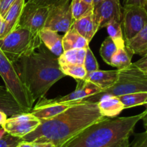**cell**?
<instances>
[{
    "mask_svg": "<svg viewBox=\"0 0 147 147\" xmlns=\"http://www.w3.org/2000/svg\"><path fill=\"white\" fill-rule=\"evenodd\" d=\"M125 109L144 105L147 99V92H136L118 96Z\"/></svg>",
    "mask_w": 147,
    "mask_h": 147,
    "instance_id": "cell-24",
    "label": "cell"
},
{
    "mask_svg": "<svg viewBox=\"0 0 147 147\" xmlns=\"http://www.w3.org/2000/svg\"><path fill=\"white\" fill-rule=\"evenodd\" d=\"M22 141V140L21 138L6 134L2 138L0 139V147H16Z\"/></svg>",
    "mask_w": 147,
    "mask_h": 147,
    "instance_id": "cell-30",
    "label": "cell"
},
{
    "mask_svg": "<svg viewBox=\"0 0 147 147\" xmlns=\"http://www.w3.org/2000/svg\"><path fill=\"white\" fill-rule=\"evenodd\" d=\"M6 134L7 133H6V131H4V129L1 127V129H0V139H1V138H2L3 136Z\"/></svg>",
    "mask_w": 147,
    "mask_h": 147,
    "instance_id": "cell-42",
    "label": "cell"
},
{
    "mask_svg": "<svg viewBox=\"0 0 147 147\" xmlns=\"http://www.w3.org/2000/svg\"><path fill=\"white\" fill-rule=\"evenodd\" d=\"M93 18L96 30L106 27L111 22H121L120 0H103L93 6Z\"/></svg>",
    "mask_w": 147,
    "mask_h": 147,
    "instance_id": "cell-9",
    "label": "cell"
},
{
    "mask_svg": "<svg viewBox=\"0 0 147 147\" xmlns=\"http://www.w3.org/2000/svg\"><path fill=\"white\" fill-rule=\"evenodd\" d=\"M99 111L105 117H116L125 108L118 96H105L98 102Z\"/></svg>",
    "mask_w": 147,
    "mask_h": 147,
    "instance_id": "cell-18",
    "label": "cell"
},
{
    "mask_svg": "<svg viewBox=\"0 0 147 147\" xmlns=\"http://www.w3.org/2000/svg\"><path fill=\"white\" fill-rule=\"evenodd\" d=\"M136 92H147V73L132 63L126 68L119 70L118 80L113 86L82 100L98 103L105 96H120Z\"/></svg>",
    "mask_w": 147,
    "mask_h": 147,
    "instance_id": "cell-4",
    "label": "cell"
},
{
    "mask_svg": "<svg viewBox=\"0 0 147 147\" xmlns=\"http://www.w3.org/2000/svg\"><path fill=\"white\" fill-rule=\"evenodd\" d=\"M144 106H145V107H146V110H147V99H146V103H144Z\"/></svg>",
    "mask_w": 147,
    "mask_h": 147,
    "instance_id": "cell-45",
    "label": "cell"
},
{
    "mask_svg": "<svg viewBox=\"0 0 147 147\" xmlns=\"http://www.w3.org/2000/svg\"><path fill=\"white\" fill-rule=\"evenodd\" d=\"M129 147H147L146 132L145 131L135 135L134 139Z\"/></svg>",
    "mask_w": 147,
    "mask_h": 147,
    "instance_id": "cell-31",
    "label": "cell"
},
{
    "mask_svg": "<svg viewBox=\"0 0 147 147\" xmlns=\"http://www.w3.org/2000/svg\"><path fill=\"white\" fill-rule=\"evenodd\" d=\"M71 28L76 30L90 42L95 34L97 33L93 18V11L80 17L78 20H74L72 24Z\"/></svg>",
    "mask_w": 147,
    "mask_h": 147,
    "instance_id": "cell-17",
    "label": "cell"
},
{
    "mask_svg": "<svg viewBox=\"0 0 147 147\" xmlns=\"http://www.w3.org/2000/svg\"><path fill=\"white\" fill-rule=\"evenodd\" d=\"M39 35L42 44L57 57L61 55L64 52L63 47V36L60 35L57 32L43 28L39 32Z\"/></svg>",
    "mask_w": 147,
    "mask_h": 147,
    "instance_id": "cell-16",
    "label": "cell"
},
{
    "mask_svg": "<svg viewBox=\"0 0 147 147\" xmlns=\"http://www.w3.org/2000/svg\"><path fill=\"white\" fill-rule=\"evenodd\" d=\"M106 30L109 37L114 42L117 48H123L125 47V40L123 37L121 22L113 21L106 26Z\"/></svg>",
    "mask_w": 147,
    "mask_h": 147,
    "instance_id": "cell-25",
    "label": "cell"
},
{
    "mask_svg": "<svg viewBox=\"0 0 147 147\" xmlns=\"http://www.w3.org/2000/svg\"><path fill=\"white\" fill-rule=\"evenodd\" d=\"M145 111L128 117H105L88 126L61 147H113L134 134Z\"/></svg>",
    "mask_w": 147,
    "mask_h": 147,
    "instance_id": "cell-3",
    "label": "cell"
},
{
    "mask_svg": "<svg viewBox=\"0 0 147 147\" xmlns=\"http://www.w3.org/2000/svg\"><path fill=\"white\" fill-rule=\"evenodd\" d=\"M93 9V4H88L83 0H72L70 2V11L73 21L90 13Z\"/></svg>",
    "mask_w": 147,
    "mask_h": 147,
    "instance_id": "cell-26",
    "label": "cell"
},
{
    "mask_svg": "<svg viewBox=\"0 0 147 147\" xmlns=\"http://www.w3.org/2000/svg\"><path fill=\"white\" fill-rule=\"evenodd\" d=\"M77 87L72 93L64 96L55 98H46L45 96L40 98L34 107L47 106V105L55 104V103H65V102L79 101L90 96L96 94L101 90V89L91 82L85 80H76Z\"/></svg>",
    "mask_w": 147,
    "mask_h": 147,
    "instance_id": "cell-12",
    "label": "cell"
},
{
    "mask_svg": "<svg viewBox=\"0 0 147 147\" xmlns=\"http://www.w3.org/2000/svg\"><path fill=\"white\" fill-rule=\"evenodd\" d=\"M50 9V7L47 6L25 3L18 26L34 32L39 33L40 30L44 28Z\"/></svg>",
    "mask_w": 147,
    "mask_h": 147,
    "instance_id": "cell-10",
    "label": "cell"
},
{
    "mask_svg": "<svg viewBox=\"0 0 147 147\" xmlns=\"http://www.w3.org/2000/svg\"><path fill=\"white\" fill-rule=\"evenodd\" d=\"M83 1H86V3H88V4H93V0H83Z\"/></svg>",
    "mask_w": 147,
    "mask_h": 147,
    "instance_id": "cell-44",
    "label": "cell"
},
{
    "mask_svg": "<svg viewBox=\"0 0 147 147\" xmlns=\"http://www.w3.org/2000/svg\"><path fill=\"white\" fill-rule=\"evenodd\" d=\"M129 146H130L129 139H124L123 141H122V142H119V144H116L113 147H129Z\"/></svg>",
    "mask_w": 147,
    "mask_h": 147,
    "instance_id": "cell-39",
    "label": "cell"
},
{
    "mask_svg": "<svg viewBox=\"0 0 147 147\" xmlns=\"http://www.w3.org/2000/svg\"><path fill=\"white\" fill-rule=\"evenodd\" d=\"M7 119H8V116L7 115V113L3 111L0 110V126H2Z\"/></svg>",
    "mask_w": 147,
    "mask_h": 147,
    "instance_id": "cell-37",
    "label": "cell"
},
{
    "mask_svg": "<svg viewBox=\"0 0 147 147\" xmlns=\"http://www.w3.org/2000/svg\"><path fill=\"white\" fill-rule=\"evenodd\" d=\"M60 70L65 76H70L76 80H83L87 75L83 65H73L67 63L60 64Z\"/></svg>",
    "mask_w": 147,
    "mask_h": 147,
    "instance_id": "cell-27",
    "label": "cell"
},
{
    "mask_svg": "<svg viewBox=\"0 0 147 147\" xmlns=\"http://www.w3.org/2000/svg\"><path fill=\"white\" fill-rule=\"evenodd\" d=\"M15 0H0V14L3 17Z\"/></svg>",
    "mask_w": 147,
    "mask_h": 147,
    "instance_id": "cell-32",
    "label": "cell"
},
{
    "mask_svg": "<svg viewBox=\"0 0 147 147\" xmlns=\"http://www.w3.org/2000/svg\"><path fill=\"white\" fill-rule=\"evenodd\" d=\"M62 1H63V0H28L27 2L35 4V5L50 7V6L54 5V4L60 2Z\"/></svg>",
    "mask_w": 147,
    "mask_h": 147,
    "instance_id": "cell-33",
    "label": "cell"
},
{
    "mask_svg": "<svg viewBox=\"0 0 147 147\" xmlns=\"http://www.w3.org/2000/svg\"><path fill=\"white\" fill-rule=\"evenodd\" d=\"M42 45L39 33L19 26L4 37L0 38V49L13 63L21 57L31 54Z\"/></svg>",
    "mask_w": 147,
    "mask_h": 147,
    "instance_id": "cell-5",
    "label": "cell"
},
{
    "mask_svg": "<svg viewBox=\"0 0 147 147\" xmlns=\"http://www.w3.org/2000/svg\"><path fill=\"white\" fill-rule=\"evenodd\" d=\"M82 102H83L82 100L65 102V103H55V104L47 105V106H40V107H34L30 111V113H32L35 117L39 119H47L54 117L64 112L71 106L82 103Z\"/></svg>",
    "mask_w": 147,
    "mask_h": 147,
    "instance_id": "cell-15",
    "label": "cell"
},
{
    "mask_svg": "<svg viewBox=\"0 0 147 147\" xmlns=\"http://www.w3.org/2000/svg\"><path fill=\"white\" fill-rule=\"evenodd\" d=\"M83 65L86 68L87 73L99 70L98 63L90 47L86 50V55Z\"/></svg>",
    "mask_w": 147,
    "mask_h": 147,
    "instance_id": "cell-29",
    "label": "cell"
},
{
    "mask_svg": "<svg viewBox=\"0 0 147 147\" xmlns=\"http://www.w3.org/2000/svg\"><path fill=\"white\" fill-rule=\"evenodd\" d=\"M104 118L98 103L83 101L54 117L40 119L38 127L22 140L34 143L50 142L55 147H61L83 129Z\"/></svg>",
    "mask_w": 147,
    "mask_h": 147,
    "instance_id": "cell-1",
    "label": "cell"
},
{
    "mask_svg": "<svg viewBox=\"0 0 147 147\" xmlns=\"http://www.w3.org/2000/svg\"><path fill=\"white\" fill-rule=\"evenodd\" d=\"M121 27L125 42L134 37L147 24V9L136 5L123 6Z\"/></svg>",
    "mask_w": 147,
    "mask_h": 147,
    "instance_id": "cell-7",
    "label": "cell"
},
{
    "mask_svg": "<svg viewBox=\"0 0 147 147\" xmlns=\"http://www.w3.org/2000/svg\"><path fill=\"white\" fill-rule=\"evenodd\" d=\"M25 5V0H15L4 17V30L0 38L8 34L17 28Z\"/></svg>",
    "mask_w": 147,
    "mask_h": 147,
    "instance_id": "cell-14",
    "label": "cell"
},
{
    "mask_svg": "<svg viewBox=\"0 0 147 147\" xmlns=\"http://www.w3.org/2000/svg\"><path fill=\"white\" fill-rule=\"evenodd\" d=\"M40 124V119L28 112L10 116L1 127L8 134L22 139L35 130Z\"/></svg>",
    "mask_w": 147,
    "mask_h": 147,
    "instance_id": "cell-11",
    "label": "cell"
},
{
    "mask_svg": "<svg viewBox=\"0 0 147 147\" xmlns=\"http://www.w3.org/2000/svg\"><path fill=\"white\" fill-rule=\"evenodd\" d=\"M0 76L4 80L6 88L26 112H30L34 100L30 92L20 79L15 65L0 49Z\"/></svg>",
    "mask_w": 147,
    "mask_h": 147,
    "instance_id": "cell-6",
    "label": "cell"
},
{
    "mask_svg": "<svg viewBox=\"0 0 147 147\" xmlns=\"http://www.w3.org/2000/svg\"><path fill=\"white\" fill-rule=\"evenodd\" d=\"M0 110L7 113L8 116H13L23 113H27L17 103L6 87L0 86Z\"/></svg>",
    "mask_w": 147,
    "mask_h": 147,
    "instance_id": "cell-19",
    "label": "cell"
},
{
    "mask_svg": "<svg viewBox=\"0 0 147 147\" xmlns=\"http://www.w3.org/2000/svg\"><path fill=\"white\" fill-rule=\"evenodd\" d=\"M14 64L34 102L45 96L56 82L66 76L60 70L58 57L43 44Z\"/></svg>",
    "mask_w": 147,
    "mask_h": 147,
    "instance_id": "cell-2",
    "label": "cell"
},
{
    "mask_svg": "<svg viewBox=\"0 0 147 147\" xmlns=\"http://www.w3.org/2000/svg\"><path fill=\"white\" fill-rule=\"evenodd\" d=\"M119 70H100L90 72L87 73L83 80L91 82L101 90L108 88L113 86L118 80Z\"/></svg>",
    "mask_w": 147,
    "mask_h": 147,
    "instance_id": "cell-13",
    "label": "cell"
},
{
    "mask_svg": "<svg viewBox=\"0 0 147 147\" xmlns=\"http://www.w3.org/2000/svg\"><path fill=\"white\" fill-rule=\"evenodd\" d=\"M142 120L143 121L144 126L145 129H146V131H146L147 134V110L145 111V114H144V117L142 118Z\"/></svg>",
    "mask_w": 147,
    "mask_h": 147,
    "instance_id": "cell-41",
    "label": "cell"
},
{
    "mask_svg": "<svg viewBox=\"0 0 147 147\" xmlns=\"http://www.w3.org/2000/svg\"><path fill=\"white\" fill-rule=\"evenodd\" d=\"M4 17L0 14V37H1V34L4 30Z\"/></svg>",
    "mask_w": 147,
    "mask_h": 147,
    "instance_id": "cell-40",
    "label": "cell"
},
{
    "mask_svg": "<svg viewBox=\"0 0 147 147\" xmlns=\"http://www.w3.org/2000/svg\"><path fill=\"white\" fill-rule=\"evenodd\" d=\"M133 55V53L125 45L123 48L117 49L115 54L112 56L110 65L117 67V70L126 68L133 63L131 62Z\"/></svg>",
    "mask_w": 147,
    "mask_h": 147,
    "instance_id": "cell-22",
    "label": "cell"
},
{
    "mask_svg": "<svg viewBox=\"0 0 147 147\" xmlns=\"http://www.w3.org/2000/svg\"><path fill=\"white\" fill-rule=\"evenodd\" d=\"M103 1V0H93V6L96 5V4H98V2H100V1Z\"/></svg>",
    "mask_w": 147,
    "mask_h": 147,
    "instance_id": "cell-43",
    "label": "cell"
},
{
    "mask_svg": "<svg viewBox=\"0 0 147 147\" xmlns=\"http://www.w3.org/2000/svg\"><path fill=\"white\" fill-rule=\"evenodd\" d=\"M117 47L110 37L105 39L100 49V54L103 60L108 65H111V57L117 50Z\"/></svg>",
    "mask_w": 147,
    "mask_h": 147,
    "instance_id": "cell-28",
    "label": "cell"
},
{
    "mask_svg": "<svg viewBox=\"0 0 147 147\" xmlns=\"http://www.w3.org/2000/svg\"><path fill=\"white\" fill-rule=\"evenodd\" d=\"M136 5L147 9V0H123V6Z\"/></svg>",
    "mask_w": 147,
    "mask_h": 147,
    "instance_id": "cell-35",
    "label": "cell"
},
{
    "mask_svg": "<svg viewBox=\"0 0 147 147\" xmlns=\"http://www.w3.org/2000/svg\"><path fill=\"white\" fill-rule=\"evenodd\" d=\"M125 45L134 55L142 57L147 53V24L134 37L125 42Z\"/></svg>",
    "mask_w": 147,
    "mask_h": 147,
    "instance_id": "cell-20",
    "label": "cell"
},
{
    "mask_svg": "<svg viewBox=\"0 0 147 147\" xmlns=\"http://www.w3.org/2000/svg\"><path fill=\"white\" fill-rule=\"evenodd\" d=\"M34 147H55V146L50 142H42V143H34Z\"/></svg>",
    "mask_w": 147,
    "mask_h": 147,
    "instance_id": "cell-38",
    "label": "cell"
},
{
    "mask_svg": "<svg viewBox=\"0 0 147 147\" xmlns=\"http://www.w3.org/2000/svg\"><path fill=\"white\" fill-rule=\"evenodd\" d=\"M87 49H71L63 52L58 57L59 64L67 63L73 65H83Z\"/></svg>",
    "mask_w": 147,
    "mask_h": 147,
    "instance_id": "cell-23",
    "label": "cell"
},
{
    "mask_svg": "<svg viewBox=\"0 0 147 147\" xmlns=\"http://www.w3.org/2000/svg\"><path fill=\"white\" fill-rule=\"evenodd\" d=\"M16 147H34V143L30 142H25L22 141L18 144Z\"/></svg>",
    "mask_w": 147,
    "mask_h": 147,
    "instance_id": "cell-36",
    "label": "cell"
},
{
    "mask_svg": "<svg viewBox=\"0 0 147 147\" xmlns=\"http://www.w3.org/2000/svg\"><path fill=\"white\" fill-rule=\"evenodd\" d=\"M134 64L136 67H139L141 70L147 73V53H146L144 56H142V58L134 63Z\"/></svg>",
    "mask_w": 147,
    "mask_h": 147,
    "instance_id": "cell-34",
    "label": "cell"
},
{
    "mask_svg": "<svg viewBox=\"0 0 147 147\" xmlns=\"http://www.w3.org/2000/svg\"><path fill=\"white\" fill-rule=\"evenodd\" d=\"M62 42L64 51L71 49H88L90 47V42L71 27L63 36Z\"/></svg>",
    "mask_w": 147,
    "mask_h": 147,
    "instance_id": "cell-21",
    "label": "cell"
},
{
    "mask_svg": "<svg viewBox=\"0 0 147 147\" xmlns=\"http://www.w3.org/2000/svg\"><path fill=\"white\" fill-rule=\"evenodd\" d=\"M73 22L70 11V0H63L53 6L45 24L44 28L65 33Z\"/></svg>",
    "mask_w": 147,
    "mask_h": 147,
    "instance_id": "cell-8",
    "label": "cell"
}]
</instances>
